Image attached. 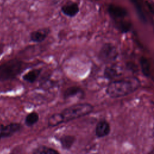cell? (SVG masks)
<instances>
[{
	"mask_svg": "<svg viewBox=\"0 0 154 154\" xmlns=\"http://www.w3.org/2000/svg\"><path fill=\"white\" fill-rule=\"evenodd\" d=\"M140 87V81L136 78L123 79L109 83L106 88V92L111 97L119 98L134 93Z\"/></svg>",
	"mask_w": 154,
	"mask_h": 154,
	"instance_id": "1",
	"label": "cell"
},
{
	"mask_svg": "<svg viewBox=\"0 0 154 154\" xmlns=\"http://www.w3.org/2000/svg\"><path fill=\"white\" fill-rule=\"evenodd\" d=\"M25 68V63L16 58L4 62L0 65V82L14 79Z\"/></svg>",
	"mask_w": 154,
	"mask_h": 154,
	"instance_id": "2",
	"label": "cell"
},
{
	"mask_svg": "<svg viewBox=\"0 0 154 154\" xmlns=\"http://www.w3.org/2000/svg\"><path fill=\"white\" fill-rule=\"evenodd\" d=\"M94 106L89 103H77L63 109L60 114L63 123L86 116L93 112Z\"/></svg>",
	"mask_w": 154,
	"mask_h": 154,
	"instance_id": "3",
	"label": "cell"
},
{
	"mask_svg": "<svg viewBox=\"0 0 154 154\" xmlns=\"http://www.w3.org/2000/svg\"><path fill=\"white\" fill-rule=\"evenodd\" d=\"M117 57V50L111 43H105L99 52V58L105 63L114 61Z\"/></svg>",
	"mask_w": 154,
	"mask_h": 154,
	"instance_id": "4",
	"label": "cell"
},
{
	"mask_svg": "<svg viewBox=\"0 0 154 154\" xmlns=\"http://www.w3.org/2000/svg\"><path fill=\"white\" fill-rule=\"evenodd\" d=\"M22 128V125L17 122L1 125L0 126V141L2 139L12 137L15 134L20 132Z\"/></svg>",
	"mask_w": 154,
	"mask_h": 154,
	"instance_id": "5",
	"label": "cell"
},
{
	"mask_svg": "<svg viewBox=\"0 0 154 154\" xmlns=\"http://www.w3.org/2000/svg\"><path fill=\"white\" fill-rule=\"evenodd\" d=\"M51 32L49 28H42L31 31L29 33V40L33 43H40L45 41Z\"/></svg>",
	"mask_w": 154,
	"mask_h": 154,
	"instance_id": "6",
	"label": "cell"
},
{
	"mask_svg": "<svg viewBox=\"0 0 154 154\" xmlns=\"http://www.w3.org/2000/svg\"><path fill=\"white\" fill-rule=\"evenodd\" d=\"M85 96V92L82 88L79 86L74 85L67 88L63 93V97L64 100H68L73 97L83 99Z\"/></svg>",
	"mask_w": 154,
	"mask_h": 154,
	"instance_id": "7",
	"label": "cell"
},
{
	"mask_svg": "<svg viewBox=\"0 0 154 154\" xmlns=\"http://www.w3.org/2000/svg\"><path fill=\"white\" fill-rule=\"evenodd\" d=\"M61 11L66 16L73 17L79 12V5L75 2H69L61 6Z\"/></svg>",
	"mask_w": 154,
	"mask_h": 154,
	"instance_id": "8",
	"label": "cell"
},
{
	"mask_svg": "<svg viewBox=\"0 0 154 154\" xmlns=\"http://www.w3.org/2000/svg\"><path fill=\"white\" fill-rule=\"evenodd\" d=\"M95 135L97 138H103L108 135L111 132L109 123L105 120H102L98 122L95 128Z\"/></svg>",
	"mask_w": 154,
	"mask_h": 154,
	"instance_id": "9",
	"label": "cell"
},
{
	"mask_svg": "<svg viewBox=\"0 0 154 154\" xmlns=\"http://www.w3.org/2000/svg\"><path fill=\"white\" fill-rule=\"evenodd\" d=\"M62 149L69 150L73 146L76 141V137L72 135H63L57 138Z\"/></svg>",
	"mask_w": 154,
	"mask_h": 154,
	"instance_id": "10",
	"label": "cell"
},
{
	"mask_svg": "<svg viewBox=\"0 0 154 154\" xmlns=\"http://www.w3.org/2000/svg\"><path fill=\"white\" fill-rule=\"evenodd\" d=\"M42 71V69H34L22 75V79L28 83H34L40 76Z\"/></svg>",
	"mask_w": 154,
	"mask_h": 154,
	"instance_id": "11",
	"label": "cell"
},
{
	"mask_svg": "<svg viewBox=\"0 0 154 154\" xmlns=\"http://www.w3.org/2000/svg\"><path fill=\"white\" fill-rule=\"evenodd\" d=\"M108 11L112 17L122 18L126 15V11L120 6L110 5L108 7Z\"/></svg>",
	"mask_w": 154,
	"mask_h": 154,
	"instance_id": "12",
	"label": "cell"
},
{
	"mask_svg": "<svg viewBox=\"0 0 154 154\" xmlns=\"http://www.w3.org/2000/svg\"><path fill=\"white\" fill-rule=\"evenodd\" d=\"M32 154H60V152L52 147L45 145H40L32 150Z\"/></svg>",
	"mask_w": 154,
	"mask_h": 154,
	"instance_id": "13",
	"label": "cell"
},
{
	"mask_svg": "<svg viewBox=\"0 0 154 154\" xmlns=\"http://www.w3.org/2000/svg\"><path fill=\"white\" fill-rule=\"evenodd\" d=\"M39 120V114L35 111H32L28 114L25 118L24 123L28 127L33 126Z\"/></svg>",
	"mask_w": 154,
	"mask_h": 154,
	"instance_id": "14",
	"label": "cell"
},
{
	"mask_svg": "<svg viewBox=\"0 0 154 154\" xmlns=\"http://www.w3.org/2000/svg\"><path fill=\"white\" fill-rule=\"evenodd\" d=\"M63 123L62 117L60 114V112H57L52 114L48 119V125L49 127H55L60 125H61Z\"/></svg>",
	"mask_w": 154,
	"mask_h": 154,
	"instance_id": "15",
	"label": "cell"
},
{
	"mask_svg": "<svg viewBox=\"0 0 154 154\" xmlns=\"http://www.w3.org/2000/svg\"><path fill=\"white\" fill-rule=\"evenodd\" d=\"M140 63L141 71L143 75L147 77L149 76L150 71V64L148 60L145 57H142L140 58Z\"/></svg>",
	"mask_w": 154,
	"mask_h": 154,
	"instance_id": "16",
	"label": "cell"
},
{
	"mask_svg": "<svg viewBox=\"0 0 154 154\" xmlns=\"http://www.w3.org/2000/svg\"><path fill=\"white\" fill-rule=\"evenodd\" d=\"M117 75V72L113 67H108L104 70V76L107 79H112Z\"/></svg>",
	"mask_w": 154,
	"mask_h": 154,
	"instance_id": "17",
	"label": "cell"
},
{
	"mask_svg": "<svg viewBox=\"0 0 154 154\" xmlns=\"http://www.w3.org/2000/svg\"><path fill=\"white\" fill-rule=\"evenodd\" d=\"M55 85H56V82L52 81L49 78L44 79L40 84V86L42 88H45L46 89H49L52 87H54Z\"/></svg>",
	"mask_w": 154,
	"mask_h": 154,
	"instance_id": "18",
	"label": "cell"
},
{
	"mask_svg": "<svg viewBox=\"0 0 154 154\" xmlns=\"http://www.w3.org/2000/svg\"><path fill=\"white\" fill-rule=\"evenodd\" d=\"M5 44L2 43H0V57L4 54V52L5 51Z\"/></svg>",
	"mask_w": 154,
	"mask_h": 154,
	"instance_id": "19",
	"label": "cell"
},
{
	"mask_svg": "<svg viewBox=\"0 0 154 154\" xmlns=\"http://www.w3.org/2000/svg\"><path fill=\"white\" fill-rule=\"evenodd\" d=\"M147 154H154V148L152 149Z\"/></svg>",
	"mask_w": 154,
	"mask_h": 154,
	"instance_id": "20",
	"label": "cell"
},
{
	"mask_svg": "<svg viewBox=\"0 0 154 154\" xmlns=\"http://www.w3.org/2000/svg\"><path fill=\"white\" fill-rule=\"evenodd\" d=\"M153 135H154V133H153Z\"/></svg>",
	"mask_w": 154,
	"mask_h": 154,
	"instance_id": "21",
	"label": "cell"
}]
</instances>
